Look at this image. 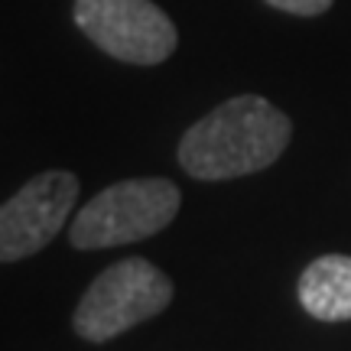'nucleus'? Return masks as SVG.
I'll list each match as a JSON object with an SVG mask.
<instances>
[{
  "instance_id": "1",
  "label": "nucleus",
  "mask_w": 351,
  "mask_h": 351,
  "mask_svg": "<svg viewBox=\"0 0 351 351\" xmlns=\"http://www.w3.org/2000/svg\"><path fill=\"white\" fill-rule=\"evenodd\" d=\"M293 140V121L261 95H234L179 137L176 160L192 179L225 182L274 166Z\"/></svg>"
},
{
  "instance_id": "2",
  "label": "nucleus",
  "mask_w": 351,
  "mask_h": 351,
  "mask_svg": "<svg viewBox=\"0 0 351 351\" xmlns=\"http://www.w3.org/2000/svg\"><path fill=\"white\" fill-rule=\"evenodd\" d=\"M179 205H182V192L163 176L121 179L114 186L101 189L75 215V221L69 228V241L75 251H104V247L137 244L173 225Z\"/></svg>"
},
{
  "instance_id": "3",
  "label": "nucleus",
  "mask_w": 351,
  "mask_h": 351,
  "mask_svg": "<svg viewBox=\"0 0 351 351\" xmlns=\"http://www.w3.org/2000/svg\"><path fill=\"white\" fill-rule=\"evenodd\" d=\"M173 280L143 257H124L101 270L82 293L72 328L85 341H111L134 326L160 315L173 302Z\"/></svg>"
},
{
  "instance_id": "4",
  "label": "nucleus",
  "mask_w": 351,
  "mask_h": 351,
  "mask_svg": "<svg viewBox=\"0 0 351 351\" xmlns=\"http://www.w3.org/2000/svg\"><path fill=\"white\" fill-rule=\"evenodd\" d=\"M72 20L91 46L127 65H160L179 46L176 23L153 0H75Z\"/></svg>"
},
{
  "instance_id": "5",
  "label": "nucleus",
  "mask_w": 351,
  "mask_h": 351,
  "mask_svg": "<svg viewBox=\"0 0 351 351\" xmlns=\"http://www.w3.org/2000/svg\"><path fill=\"white\" fill-rule=\"evenodd\" d=\"M82 182L69 169H46L13 192L0 208V261L16 263L39 254L78 202Z\"/></svg>"
},
{
  "instance_id": "6",
  "label": "nucleus",
  "mask_w": 351,
  "mask_h": 351,
  "mask_svg": "<svg viewBox=\"0 0 351 351\" xmlns=\"http://www.w3.org/2000/svg\"><path fill=\"white\" fill-rule=\"evenodd\" d=\"M296 296L319 322H351V254H322L300 274Z\"/></svg>"
},
{
  "instance_id": "7",
  "label": "nucleus",
  "mask_w": 351,
  "mask_h": 351,
  "mask_svg": "<svg viewBox=\"0 0 351 351\" xmlns=\"http://www.w3.org/2000/svg\"><path fill=\"white\" fill-rule=\"evenodd\" d=\"M263 3L274 7V10H280V13H289V16L313 20V16H322L335 0H263Z\"/></svg>"
}]
</instances>
